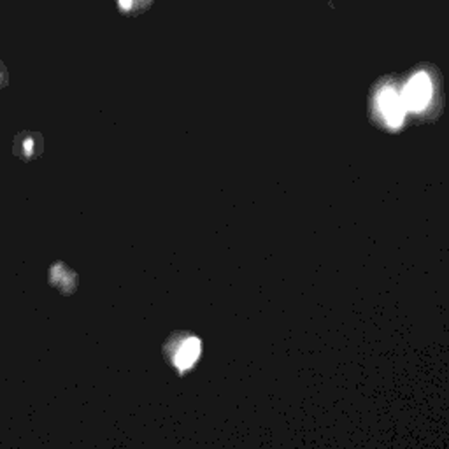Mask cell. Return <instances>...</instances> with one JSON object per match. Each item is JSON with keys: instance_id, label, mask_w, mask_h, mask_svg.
I'll use <instances>...</instances> for the list:
<instances>
[{"instance_id": "6da1fadb", "label": "cell", "mask_w": 449, "mask_h": 449, "mask_svg": "<svg viewBox=\"0 0 449 449\" xmlns=\"http://www.w3.org/2000/svg\"><path fill=\"white\" fill-rule=\"evenodd\" d=\"M432 98V81L425 72H418L409 79L402 93V101L406 109L421 111Z\"/></svg>"}, {"instance_id": "7a4b0ae2", "label": "cell", "mask_w": 449, "mask_h": 449, "mask_svg": "<svg viewBox=\"0 0 449 449\" xmlns=\"http://www.w3.org/2000/svg\"><path fill=\"white\" fill-rule=\"evenodd\" d=\"M377 104L382 116L392 127H399L406 116V106H404L402 95L393 86H385L377 95Z\"/></svg>"}, {"instance_id": "3957f363", "label": "cell", "mask_w": 449, "mask_h": 449, "mask_svg": "<svg viewBox=\"0 0 449 449\" xmlns=\"http://www.w3.org/2000/svg\"><path fill=\"white\" fill-rule=\"evenodd\" d=\"M42 146V135L38 134V132H20L14 137L13 153L23 161H32L40 157Z\"/></svg>"}, {"instance_id": "277c9868", "label": "cell", "mask_w": 449, "mask_h": 449, "mask_svg": "<svg viewBox=\"0 0 449 449\" xmlns=\"http://www.w3.org/2000/svg\"><path fill=\"white\" fill-rule=\"evenodd\" d=\"M47 278H50V285L60 290L64 295H71L77 286V275L62 262L51 265Z\"/></svg>"}, {"instance_id": "5b68a950", "label": "cell", "mask_w": 449, "mask_h": 449, "mask_svg": "<svg viewBox=\"0 0 449 449\" xmlns=\"http://www.w3.org/2000/svg\"><path fill=\"white\" fill-rule=\"evenodd\" d=\"M198 355H200V342L193 337L186 339L174 356L176 367H178L179 370L188 369V367L193 365L195 360L198 358Z\"/></svg>"}, {"instance_id": "8992f818", "label": "cell", "mask_w": 449, "mask_h": 449, "mask_svg": "<svg viewBox=\"0 0 449 449\" xmlns=\"http://www.w3.org/2000/svg\"><path fill=\"white\" fill-rule=\"evenodd\" d=\"M7 84V74L6 71H4V67L0 65V88H4Z\"/></svg>"}, {"instance_id": "52a82bcc", "label": "cell", "mask_w": 449, "mask_h": 449, "mask_svg": "<svg viewBox=\"0 0 449 449\" xmlns=\"http://www.w3.org/2000/svg\"><path fill=\"white\" fill-rule=\"evenodd\" d=\"M120 6L123 7V9H130L132 6V0H120Z\"/></svg>"}]
</instances>
